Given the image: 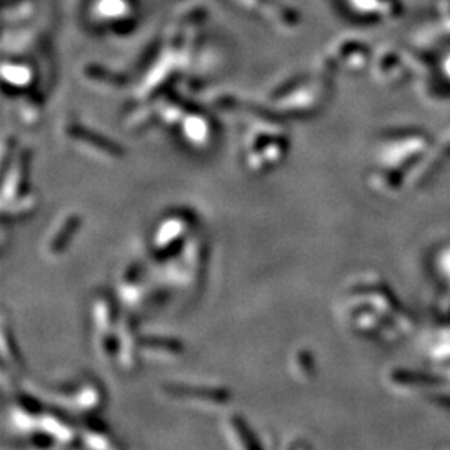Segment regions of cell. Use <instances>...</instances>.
<instances>
[{"mask_svg":"<svg viewBox=\"0 0 450 450\" xmlns=\"http://www.w3.org/2000/svg\"><path fill=\"white\" fill-rule=\"evenodd\" d=\"M225 430L229 434L230 442L234 445V450H262L259 442L250 434L247 425L237 415H230L225 422Z\"/></svg>","mask_w":450,"mask_h":450,"instance_id":"cell-2","label":"cell"},{"mask_svg":"<svg viewBox=\"0 0 450 450\" xmlns=\"http://www.w3.org/2000/svg\"><path fill=\"white\" fill-rule=\"evenodd\" d=\"M83 440H85L89 447H92V450H119L115 447L110 434L95 425L85 427V430H83Z\"/></svg>","mask_w":450,"mask_h":450,"instance_id":"cell-3","label":"cell"},{"mask_svg":"<svg viewBox=\"0 0 450 450\" xmlns=\"http://www.w3.org/2000/svg\"><path fill=\"white\" fill-rule=\"evenodd\" d=\"M164 393L170 398L177 401H201L207 405H224L229 401V392L220 391V389H207V387H192V385H167L164 387Z\"/></svg>","mask_w":450,"mask_h":450,"instance_id":"cell-1","label":"cell"}]
</instances>
